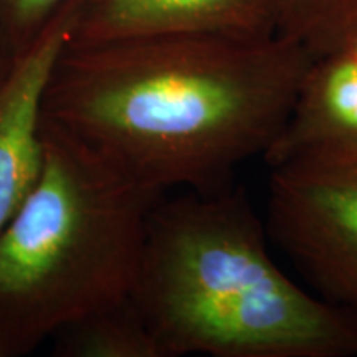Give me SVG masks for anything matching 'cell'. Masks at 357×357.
<instances>
[{
    "label": "cell",
    "instance_id": "277c9868",
    "mask_svg": "<svg viewBox=\"0 0 357 357\" xmlns=\"http://www.w3.org/2000/svg\"><path fill=\"white\" fill-rule=\"evenodd\" d=\"M268 230L318 296L357 316V153L270 167Z\"/></svg>",
    "mask_w": 357,
    "mask_h": 357
},
{
    "label": "cell",
    "instance_id": "30bf717a",
    "mask_svg": "<svg viewBox=\"0 0 357 357\" xmlns=\"http://www.w3.org/2000/svg\"><path fill=\"white\" fill-rule=\"evenodd\" d=\"M354 2L356 0H281V35L306 47Z\"/></svg>",
    "mask_w": 357,
    "mask_h": 357
},
{
    "label": "cell",
    "instance_id": "8fae6325",
    "mask_svg": "<svg viewBox=\"0 0 357 357\" xmlns=\"http://www.w3.org/2000/svg\"><path fill=\"white\" fill-rule=\"evenodd\" d=\"M307 53L341 50L357 61V0L314 42L305 47Z\"/></svg>",
    "mask_w": 357,
    "mask_h": 357
},
{
    "label": "cell",
    "instance_id": "6da1fadb",
    "mask_svg": "<svg viewBox=\"0 0 357 357\" xmlns=\"http://www.w3.org/2000/svg\"><path fill=\"white\" fill-rule=\"evenodd\" d=\"M307 61L284 35L70 40L42 114L155 190L215 192L266 153Z\"/></svg>",
    "mask_w": 357,
    "mask_h": 357
},
{
    "label": "cell",
    "instance_id": "8992f818",
    "mask_svg": "<svg viewBox=\"0 0 357 357\" xmlns=\"http://www.w3.org/2000/svg\"><path fill=\"white\" fill-rule=\"evenodd\" d=\"M159 35L275 37L281 35V0H83L71 40Z\"/></svg>",
    "mask_w": 357,
    "mask_h": 357
},
{
    "label": "cell",
    "instance_id": "5b68a950",
    "mask_svg": "<svg viewBox=\"0 0 357 357\" xmlns=\"http://www.w3.org/2000/svg\"><path fill=\"white\" fill-rule=\"evenodd\" d=\"M83 0H68L32 47L12 58L0 83V235L43 166L42 109L48 79L75 33Z\"/></svg>",
    "mask_w": 357,
    "mask_h": 357
},
{
    "label": "cell",
    "instance_id": "52a82bcc",
    "mask_svg": "<svg viewBox=\"0 0 357 357\" xmlns=\"http://www.w3.org/2000/svg\"><path fill=\"white\" fill-rule=\"evenodd\" d=\"M357 153V61L341 50L310 53L283 126L263 154L268 167L311 154Z\"/></svg>",
    "mask_w": 357,
    "mask_h": 357
},
{
    "label": "cell",
    "instance_id": "7c38bea8",
    "mask_svg": "<svg viewBox=\"0 0 357 357\" xmlns=\"http://www.w3.org/2000/svg\"><path fill=\"white\" fill-rule=\"evenodd\" d=\"M10 65H12V58L8 56L7 53L2 50V48H0V83H2V79L6 78V75H7L8 68H10Z\"/></svg>",
    "mask_w": 357,
    "mask_h": 357
},
{
    "label": "cell",
    "instance_id": "ba28073f",
    "mask_svg": "<svg viewBox=\"0 0 357 357\" xmlns=\"http://www.w3.org/2000/svg\"><path fill=\"white\" fill-rule=\"evenodd\" d=\"M53 339L58 357H162L132 298L65 326Z\"/></svg>",
    "mask_w": 357,
    "mask_h": 357
},
{
    "label": "cell",
    "instance_id": "9c48e42d",
    "mask_svg": "<svg viewBox=\"0 0 357 357\" xmlns=\"http://www.w3.org/2000/svg\"><path fill=\"white\" fill-rule=\"evenodd\" d=\"M68 0H0V48L15 58L32 47Z\"/></svg>",
    "mask_w": 357,
    "mask_h": 357
},
{
    "label": "cell",
    "instance_id": "7a4b0ae2",
    "mask_svg": "<svg viewBox=\"0 0 357 357\" xmlns=\"http://www.w3.org/2000/svg\"><path fill=\"white\" fill-rule=\"evenodd\" d=\"M132 301L162 357L357 354V316L283 273L231 185L159 200Z\"/></svg>",
    "mask_w": 357,
    "mask_h": 357
},
{
    "label": "cell",
    "instance_id": "3957f363",
    "mask_svg": "<svg viewBox=\"0 0 357 357\" xmlns=\"http://www.w3.org/2000/svg\"><path fill=\"white\" fill-rule=\"evenodd\" d=\"M37 184L0 235V357L132 298L164 192L42 118Z\"/></svg>",
    "mask_w": 357,
    "mask_h": 357
}]
</instances>
